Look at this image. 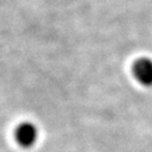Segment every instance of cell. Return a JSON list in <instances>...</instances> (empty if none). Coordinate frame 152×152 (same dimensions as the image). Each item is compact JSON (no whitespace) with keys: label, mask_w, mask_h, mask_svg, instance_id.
Listing matches in <instances>:
<instances>
[{"label":"cell","mask_w":152,"mask_h":152,"mask_svg":"<svg viewBox=\"0 0 152 152\" xmlns=\"http://www.w3.org/2000/svg\"><path fill=\"white\" fill-rule=\"evenodd\" d=\"M15 139L23 148L33 147L38 139V130L33 123L25 122L17 126L15 131Z\"/></svg>","instance_id":"cell-1"},{"label":"cell","mask_w":152,"mask_h":152,"mask_svg":"<svg viewBox=\"0 0 152 152\" xmlns=\"http://www.w3.org/2000/svg\"><path fill=\"white\" fill-rule=\"evenodd\" d=\"M133 76L139 83L144 87H152V60L149 58H140L132 68Z\"/></svg>","instance_id":"cell-2"}]
</instances>
